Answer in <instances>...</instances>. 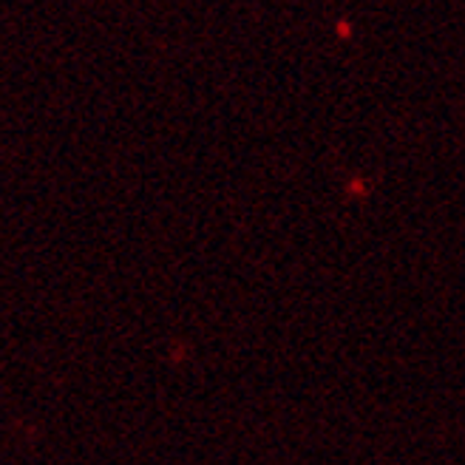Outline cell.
Returning <instances> with one entry per match:
<instances>
[]
</instances>
